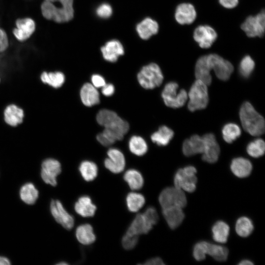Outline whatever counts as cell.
Wrapping results in <instances>:
<instances>
[{
  "instance_id": "9a60e30c",
  "label": "cell",
  "mask_w": 265,
  "mask_h": 265,
  "mask_svg": "<svg viewBox=\"0 0 265 265\" xmlns=\"http://www.w3.org/2000/svg\"><path fill=\"white\" fill-rule=\"evenodd\" d=\"M202 137L204 142L202 159L208 163L215 162L218 159L220 148L214 135L212 133H207Z\"/></svg>"
},
{
  "instance_id": "7dc6e473",
  "label": "cell",
  "mask_w": 265,
  "mask_h": 265,
  "mask_svg": "<svg viewBox=\"0 0 265 265\" xmlns=\"http://www.w3.org/2000/svg\"><path fill=\"white\" fill-rule=\"evenodd\" d=\"M102 94L107 97L111 96L114 92V87L112 84L108 83L106 84L103 87H102Z\"/></svg>"
},
{
  "instance_id": "c3c4849f",
  "label": "cell",
  "mask_w": 265,
  "mask_h": 265,
  "mask_svg": "<svg viewBox=\"0 0 265 265\" xmlns=\"http://www.w3.org/2000/svg\"><path fill=\"white\" fill-rule=\"evenodd\" d=\"M220 4L226 8H233L238 2V0H218Z\"/></svg>"
},
{
  "instance_id": "7c38bea8",
  "label": "cell",
  "mask_w": 265,
  "mask_h": 265,
  "mask_svg": "<svg viewBox=\"0 0 265 265\" xmlns=\"http://www.w3.org/2000/svg\"><path fill=\"white\" fill-rule=\"evenodd\" d=\"M61 172L60 163L55 159H47L42 163L41 176L46 184L55 186L57 185V176Z\"/></svg>"
},
{
  "instance_id": "4316f807",
  "label": "cell",
  "mask_w": 265,
  "mask_h": 265,
  "mask_svg": "<svg viewBox=\"0 0 265 265\" xmlns=\"http://www.w3.org/2000/svg\"><path fill=\"white\" fill-rule=\"evenodd\" d=\"M75 234L78 240L83 245L91 244L96 240L93 227L89 224L79 226L76 229Z\"/></svg>"
},
{
  "instance_id": "ab89813d",
  "label": "cell",
  "mask_w": 265,
  "mask_h": 265,
  "mask_svg": "<svg viewBox=\"0 0 265 265\" xmlns=\"http://www.w3.org/2000/svg\"><path fill=\"white\" fill-rule=\"evenodd\" d=\"M265 150V142L262 139H256L247 145V153L253 158H259L264 155Z\"/></svg>"
},
{
  "instance_id": "f907efd6",
  "label": "cell",
  "mask_w": 265,
  "mask_h": 265,
  "mask_svg": "<svg viewBox=\"0 0 265 265\" xmlns=\"http://www.w3.org/2000/svg\"><path fill=\"white\" fill-rule=\"evenodd\" d=\"M11 263L6 257L0 256V265H9Z\"/></svg>"
},
{
  "instance_id": "ffe728a7",
  "label": "cell",
  "mask_w": 265,
  "mask_h": 265,
  "mask_svg": "<svg viewBox=\"0 0 265 265\" xmlns=\"http://www.w3.org/2000/svg\"><path fill=\"white\" fill-rule=\"evenodd\" d=\"M24 116V110L15 104L8 105L3 111L5 122L11 127H16L21 124L23 121Z\"/></svg>"
},
{
  "instance_id": "2e32d148",
  "label": "cell",
  "mask_w": 265,
  "mask_h": 265,
  "mask_svg": "<svg viewBox=\"0 0 265 265\" xmlns=\"http://www.w3.org/2000/svg\"><path fill=\"white\" fill-rule=\"evenodd\" d=\"M108 158L104 161L106 168L113 173H119L123 171L125 166V159L124 154L119 150L110 148L107 152Z\"/></svg>"
},
{
  "instance_id": "52a82bcc",
  "label": "cell",
  "mask_w": 265,
  "mask_h": 265,
  "mask_svg": "<svg viewBox=\"0 0 265 265\" xmlns=\"http://www.w3.org/2000/svg\"><path fill=\"white\" fill-rule=\"evenodd\" d=\"M159 201L162 209L172 207L183 208L187 203L184 190L175 186L164 188L159 194Z\"/></svg>"
},
{
  "instance_id": "1f68e13d",
  "label": "cell",
  "mask_w": 265,
  "mask_h": 265,
  "mask_svg": "<svg viewBox=\"0 0 265 265\" xmlns=\"http://www.w3.org/2000/svg\"><path fill=\"white\" fill-rule=\"evenodd\" d=\"M213 239L216 242L224 243L227 242L229 235L228 225L223 221H218L213 225L212 229Z\"/></svg>"
},
{
  "instance_id": "83f0119b",
  "label": "cell",
  "mask_w": 265,
  "mask_h": 265,
  "mask_svg": "<svg viewBox=\"0 0 265 265\" xmlns=\"http://www.w3.org/2000/svg\"><path fill=\"white\" fill-rule=\"evenodd\" d=\"M210 72L206 63L205 56L199 58L195 67V75L196 79L202 81L207 85H209L211 84L212 80Z\"/></svg>"
},
{
  "instance_id": "681fc988",
  "label": "cell",
  "mask_w": 265,
  "mask_h": 265,
  "mask_svg": "<svg viewBox=\"0 0 265 265\" xmlns=\"http://www.w3.org/2000/svg\"><path fill=\"white\" fill-rule=\"evenodd\" d=\"M144 265H164L163 261L159 257H155L146 261Z\"/></svg>"
},
{
  "instance_id": "db71d44e",
  "label": "cell",
  "mask_w": 265,
  "mask_h": 265,
  "mask_svg": "<svg viewBox=\"0 0 265 265\" xmlns=\"http://www.w3.org/2000/svg\"></svg>"
},
{
  "instance_id": "44dd1931",
  "label": "cell",
  "mask_w": 265,
  "mask_h": 265,
  "mask_svg": "<svg viewBox=\"0 0 265 265\" xmlns=\"http://www.w3.org/2000/svg\"><path fill=\"white\" fill-rule=\"evenodd\" d=\"M204 142L202 137L198 135H193L186 139L183 144V152L187 157L203 152Z\"/></svg>"
},
{
  "instance_id": "f1b7e54d",
  "label": "cell",
  "mask_w": 265,
  "mask_h": 265,
  "mask_svg": "<svg viewBox=\"0 0 265 265\" xmlns=\"http://www.w3.org/2000/svg\"><path fill=\"white\" fill-rule=\"evenodd\" d=\"M42 82L53 88H58L62 86L65 80L64 74L61 72H43L41 76Z\"/></svg>"
},
{
  "instance_id": "d6986e66",
  "label": "cell",
  "mask_w": 265,
  "mask_h": 265,
  "mask_svg": "<svg viewBox=\"0 0 265 265\" xmlns=\"http://www.w3.org/2000/svg\"><path fill=\"white\" fill-rule=\"evenodd\" d=\"M101 50L104 59L111 62L116 61L118 58L124 53L122 44L116 40L107 42Z\"/></svg>"
},
{
  "instance_id": "30bf717a",
  "label": "cell",
  "mask_w": 265,
  "mask_h": 265,
  "mask_svg": "<svg viewBox=\"0 0 265 265\" xmlns=\"http://www.w3.org/2000/svg\"><path fill=\"white\" fill-rule=\"evenodd\" d=\"M241 28L249 37H263L265 28L264 10L255 16L248 17L241 24Z\"/></svg>"
},
{
  "instance_id": "7bdbcfd3",
  "label": "cell",
  "mask_w": 265,
  "mask_h": 265,
  "mask_svg": "<svg viewBox=\"0 0 265 265\" xmlns=\"http://www.w3.org/2000/svg\"><path fill=\"white\" fill-rule=\"evenodd\" d=\"M138 241V236L125 234L122 239V244L124 249L131 250L136 245Z\"/></svg>"
},
{
  "instance_id": "cb8c5ba5",
  "label": "cell",
  "mask_w": 265,
  "mask_h": 265,
  "mask_svg": "<svg viewBox=\"0 0 265 265\" xmlns=\"http://www.w3.org/2000/svg\"><path fill=\"white\" fill-rule=\"evenodd\" d=\"M75 212L84 217H92L95 213L97 208L90 197L87 195L80 196L75 204Z\"/></svg>"
},
{
  "instance_id": "3957f363",
  "label": "cell",
  "mask_w": 265,
  "mask_h": 265,
  "mask_svg": "<svg viewBox=\"0 0 265 265\" xmlns=\"http://www.w3.org/2000/svg\"><path fill=\"white\" fill-rule=\"evenodd\" d=\"M158 220L159 216L156 209L149 207L144 213L136 215L126 234L137 236L147 234L158 222Z\"/></svg>"
},
{
  "instance_id": "4dcf8cb0",
  "label": "cell",
  "mask_w": 265,
  "mask_h": 265,
  "mask_svg": "<svg viewBox=\"0 0 265 265\" xmlns=\"http://www.w3.org/2000/svg\"><path fill=\"white\" fill-rule=\"evenodd\" d=\"M124 179L132 190L141 189L144 184V179L142 174L134 169L128 170L124 175Z\"/></svg>"
},
{
  "instance_id": "ac0fdd59",
  "label": "cell",
  "mask_w": 265,
  "mask_h": 265,
  "mask_svg": "<svg viewBox=\"0 0 265 265\" xmlns=\"http://www.w3.org/2000/svg\"><path fill=\"white\" fill-rule=\"evenodd\" d=\"M196 17V12L193 5L182 3L177 7L175 13L176 21L181 25L190 24Z\"/></svg>"
},
{
  "instance_id": "9c48e42d",
  "label": "cell",
  "mask_w": 265,
  "mask_h": 265,
  "mask_svg": "<svg viewBox=\"0 0 265 265\" xmlns=\"http://www.w3.org/2000/svg\"><path fill=\"white\" fill-rule=\"evenodd\" d=\"M205 58L209 70H213L219 79L225 81L229 79L234 70L229 61L216 54L206 55Z\"/></svg>"
},
{
  "instance_id": "8fae6325",
  "label": "cell",
  "mask_w": 265,
  "mask_h": 265,
  "mask_svg": "<svg viewBox=\"0 0 265 265\" xmlns=\"http://www.w3.org/2000/svg\"><path fill=\"white\" fill-rule=\"evenodd\" d=\"M96 120L98 123L105 128H121L129 131L128 123L120 118L113 111L103 109L97 114Z\"/></svg>"
},
{
  "instance_id": "5b68a950",
  "label": "cell",
  "mask_w": 265,
  "mask_h": 265,
  "mask_svg": "<svg viewBox=\"0 0 265 265\" xmlns=\"http://www.w3.org/2000/svg\"><path fill=\"white\" fill-rule=\"evenodd\" d=\"M189 100L188 108L191 111L202 109L206 107L209 101L207 85L199 80L191 86L187 95Z\"/></svg>"
},
{
  "instance_id": "f5cc1de1",
  "label": "cell",
  "mask_w": 265,
  "mask_h": 265,
  "mask_svg": "<svg viewBox=\"0 0 265 265\" xmlns=\"http://www.w3.org/2000/svg\"><path fill=\"white\" fill-rule=\"evenodd\" d=\"M68 264L65 263V262H60L58 264H57V265H67Z\"/></svg>"
},
{
  "instance_id": "4fadbf2b",
  "label": "cell",
  "mask_w": 265,
  "mask_h": 265,
  "mask_svg": "<svg viewBox=\"0 0 265 265\" xmlns=\"http://www.w3.org/2000/svg\"><path fill=\"white\" fill-rule=\"evenodd\" d=\"M50 211L55 221L67 230H71L74 225L73 216L64 208L61 202L52 200L50 204Z\"/></svg>"
},
{
  "instance_id": "e575fe53",
  "label": "cell",
  "mask_w": 265,
  "mask_h": 265,
  "mask_svg": "<svg viewBox=\"0 0 265 265\" xmlns=\"http://www.w3.org/2000/svg\"><path fill=\"white\" fill-rule=\"evenodd\" d=\"M79 169L81 177L87 182L94 180L98 175L97 166L91 161H83L80 163Z\"/></svg>"
},
{
  "instance_id": "816d5d0a",
  "label": "cell",
  "mask_w": 265,
  "mask_h": 265,
  "mask_svg": "<svg viewBox=\"0 0 265 265\" xmlns=\"http://www.w3.org/2000/svg\"><path fill=\"white\" fill-rule=\"evenodd\" d=\"M253 264V263L248 260H242L238 263L239 265H251Z\"/></svg>"
},
{
  "instance_id": "74e56055",
  "label": "cell",
  "mask_w": 265,
  "mask_h": 265,
  "mask_svg": "<svg viewBox=\"0 0 265 265\" xmlns=\"http://www.w3.org/2000/svg\"><path fill=\"white\" fill-rule=\"evenodd\" d=\"M235 228L238 235L241 237H247L252 232L254 226L249 218L243 216L237 220Z\"/></svg>"
},
{
  "instance_id": "d590c367",
  "label": "cell",
  "mask_w": 265,
  "mask_h": 265,
  "mask_svg": "<svg viewBox=\"0 0 265 265\" xmlns=\"http://www.w3.org/2000/svg\"><path fill=\"white\" fill-rule=\"evenodd\" d=\"M126 202L128 210L131 212H135L143 206L145 199L142 194L132 192L127 194Z\"/></svg>"
},
{
  "instance_id": "f35d334b",
  "label": "cell",
  "mask_w": 265,
  "mask_h": 265,
  "mask_svg": "<svg viewBox=\"0 0 265 265\" xmlns=\"http://www.w3.org/2000/svg\"><path fill=\"white\" fill-rule=\"evenodd\" d=\"M224 140L228 143H231L241 134V130L239 126L235 123H228L222 130Z\"/></svg>"
},
{
  "instance_id": "5bb4252c",
  "label": "cell",
  "mask_w": 265,
  "mask_h": 265,
  "mask_svg": "<svg viewBox=\"0 0 265 265\" xmlns=\"http://www.w3.org/2000/svg\"><path fill=\"white\" fill-rule=\"evenodd\" d=\"M217 37L215 30L211 26L207 25H202L197 26L193 32V38L203 49L210 48Z\"/></svg>"
},
{
  "instance_id": "f546056e",
  "label": "cell",
  "mask_w": 265,
  "mask_h": 265,
  "mask_svg": "<svg viewBox=\"0 0 265 265\" xmlns=\"http://www.w3.org/2000/svg\"><path fill=\"white\" fill-rule=\"evenodd\" d=\"M174 136L173 131L165 126L160 127L159 130L153 133L151 138L152 141L159 146L167 145Z\"/></svg>"
},
{
  "instance_id": "484cf974",
  "label": "cell",
  "mask_w": 265,
  "mask_h": 265,
  "mask_svg": "<svg viewBox=\"0 0 265 265\" xmlns=\"http://www.w3.org/2000/svg\"><path fill=\"white\" fill-rule=\"evenodd\" d=\"M136 29L140 37L146 40L158 33L159 25L152 19L146 18L137 25Z\"/></svg>"
},
{
  "instance_id": "b9f144b4",
  "label": "cell",
  "mask_w": 265,
  "mask_h": 265,
  "mask_svg": "<svg viewBox=\"0 0 265 265\" xmlns=\"http://www.w3.org/2000/svg\"><path fill=\"white\" fill-rule=\"evenodd\" d=\"M206 241H202L197 242L194 246L193 255L197 261L203 260L206 257Z\"/></svg>"
},
{
  "instance_id": "ee69618b",
  "label": "cell",
  "mask_w": 265,
  "mask_h": 265,
  "mask_svg": "<svg viewBox=\"0 0 265 265\" xmlns=\"http://www.w3.org/2000/svg\"><path fill=\"white\" fill-rule=\"evenodd\" d=\"M112 13V9L111 6L107 3H103L97 9L96 13L97 15L102 18H107L109 17Z\"/></svg>"
},
{
  "instance_id": "f6af8a7d",
  "label": "cell",
  "mask_w": 265,
  "mask_h": 265,
  "mask_svg": "<svg viewBox=\"0 0 265 265\" xmlns=\"http://www.w3.org/2000/svg\"><path fill=\"white\" fill-rule=\"evenodd\" d=\"M92 84L96 88L103 87L106 84L104 78L100 75L95 74L91 77Z\"/></svg>"
},
{
  "instance_id": "7402d4cb",
  "label": "cell",
  "mask_w": 265,
  "mask_h": 265,
  "mask_svg": "<svg viewBox=\"0 0 265 265\" xmlns=\"http://www.w3.org/2000/svg\"><path fill=\"white\" fill-rule=\"evenodd\" d=\"M163 215L169 227L174 229L183 222L185 214L183 208L179 207H172L162 209Z\"/></svg>"
},
{
  "instance_id": "603a6c76",
  "label": "cell",
  "mask_w": 265,
  "mask_h": 265,
  "mask_svg": "<svg viewBox=\"0 0 265 265\" xmlns=\"http://www.w3.org/2000/svg\"><path fill=\"white\" fill-rule=\"evenodd\" d=\"M80 96L82 103L86 106H92L100 103V95L97 88L90 83L83 85Z\"/></svg>"
},
{
  "instance_id": "7a4b0ae2",
  "label": "cell",
  "mask_w": 265,
  "mask_h": 265,
  "mask_svg": "<svg viewBox=\"0 0 265 265\" xmlns=\"http://www.w3.org/2000/svg\"><path fill=\"white\" fill-rule=\"evenodd\" d=\"M239 117L242 127L246 132L253 136H259L264 133V119L250 103L246 102L242 105Z\"/></svg>"
},
{
  "instance_id": "60d3db41",
  "label": "cell",
  "mask_w": 265,
  "mask_h": 265,
  "mask_svg": "<svg viewBox=\"0 0 265 265\" xmlns=\"http://www.w3.org/2000/svg\"><path fill=\"white\" fill-rule=\"evenodd\" d=\"M255 67V62L252 58L246 55L241 60L239 64V71L240 75L247 78L250 76Z\"/></svg>"
},
{
  "instance_id": "836d02e7",
  "label": "cell",
  "mask_w": 265,
  "mask_h": 265,
  "mask_svg": "<svg viewBox=\"0 0 265 265\" xmlns=\"http://www.w3.org/2000/svg\"><path fill=\"white\" fill-rule=\"evenodd\" d=\"M228 249L225 246L212 244L206 241V254L219 262L225 261L228 256Z\"/></svg>"
},
{
  "instance_id": "e0dca14e",
  "label": "cell",
  "mask_w": 265,
  "mask_h": 265,
  "mask_svg": "<svg viewBox=\"0 0 265 265\" xmlns=\"http://www.w3.org/2000/svg\"><path fill=\"white\" fill-rule=\"evenodd\" d=\"M16 28L14 29L13 34L21 41L28 39L35 29L34 21L29 18L18 19L16 22Z\"/></svg>"
},
{
  "instance_id": "d6a6232c",
  "label": "cell",
  "mask_w": 265,
  "mask_h": 265,
  "mask_svg": "<svg viewBox=\"0 0 265 265\" xmlns=\"http://www.w3.org/2000/svg\"><path fill=\"white\" fill-rule=\"evenodd\" d=\"M38 191L31 183L24 185L20 190L21 200L28 205L34 204L38 197Z\"/></svg>"
},
{
  "instance_id": "d4e9b609",
  "label": "cell",
  "mask_w": 265,
  "mask_h": 265,
  "mask_svg": "<svg viewBox=\"0 0 265 265\" xmlns=\"http://www.w3.org/2000/svg\"><path fill=\"white\" fill-rule=\"evenodd\" d=\"M230 167L233 174L239 178L248 176L252 170L251 162L241 157L234 159L231 162Z\"/></svg>"
},
{
  "instance_id": "bcb514c9",
  "label": "cell",
  "mask_w": 265,
  "mask_h": 265,
  "mask_svg": "<svg viewBox=\"0 0 265 265\" xmlns=\"http://www.w3.org/2000/svg\"><path fill=\"white\" fill-rule=\"evenodd\" d=\"M8 46V40L5 31L0 28V53L4 51Z\"/></svg>"
},
{
  "instance_id": "8992f818",
  "label": "cell",
  "mask_w": 265,
  "mask_h": 265,
  "mask_svg": "<svg viewBox=\"0 0 265 265\" xmlns=\"http://www.w3.org/2000/svg\"><path fill=\"white\" fill-rule=\"evenodd\" d=\"M178 84L175 82H170L165 85L161 97L167 106L179 108L185 104L188 97L187 92L184 89L178 92Z\"/></svg>"
},
{
  "instance_id": "6da1fadb",
  "label": "cell",
  "mask_w": 265,
  "mask_h": 265,
  "mask_svg": "<svg viewBox=\"0 0 265 265\" xmlns=\"http://www.w3.org/2000/svg\"><path fill=\"white\" fill-rule=\"evenodd\" d=\"M41 12L48 20L59 23L68 22L74 16L73 0H45Z\"/></svg>"
},
{
  "instance_id": "277c9868",
  "label": "cell",
  "mask_w": 265,
  "mask_h": 265,
  "mask_svg": "<svg viewBox=\"0 0 265 265\" xmlns=\"http://www.w3.org/2000/svg\"><path fill=\"white\" fill-rule=\"evenodd\" d=\"M137 78L139 84L146 89H152L160 86L163 80L160 67L154 63L143 66L138 73Z\"/></svg>"
},
{
  "instance_id": "ba28073f",
  "label": "cell",
  "mask_w": 265,
  "mask_h": 265,
  "mask_svg": "<svg viewBox=\"0 0 265 265\" xmlns=\"http://www.w3.org/2000/svg\"><path fill=\"white\" fill-rule=\"evenodd\" d=\"M196 172L195 167L191 165L179 169L174 176L175 186L188 192H193L197 181Z\"/></svg>"
},
{
  "instance_id": "8d00e7d4",
  "label": "cell",
  "mask_w": 265,
  "mask_h": 265,
  "mask_svg": "<svg viewBox=\"0 0 265 265\" xmlns=\"http://www.w3.org/2000/svg\"><path fill=\"white\" fill-rule=\"evenodd\" d=\"M129 147L130 151L138 156L144 155L148 150V146L145 140L137 135H133L131 137Z\"/></svg>"
}]
</instances>
